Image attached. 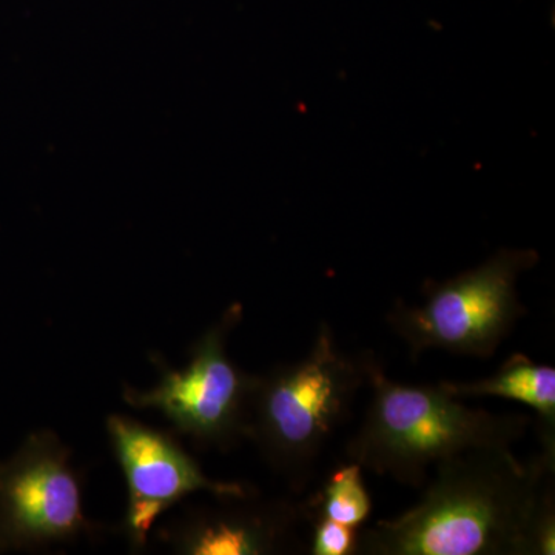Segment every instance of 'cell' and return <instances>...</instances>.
<instances>
[{"instance_id":"2","label":"cell","mask_w":555,"mask_h":555,"mask_svg":"<svg viewBox=\"0 0 555 555\" xmlns=\"http://www.w3.org/2000/svg\"><path fill=\"white\" fill-rule=\"evenodd\" d=\"M372 396L363 422L347 441L346 455L363 469L422 488L437 463L477 449H513L532 418L466 406L443 386L387 378L372 361Z\"/></svg>"},{"instance_id":"7","label":"cell","mask_w":555,"mask_h":555,"mask_svg":"<svg viewBox=\"0 0 555 555\" xmlns=\"http://www.w3.org/2000/svg\"><path fill=\"white\" fill-rule=\"evenodd\" d=\"M107 433L129 494L126 516L115 531L129 542L131 551H144L156 520L185 496L195 492L218 499L258 494L248 485L211 480L173 434L166 430L113 414L107 418Z\"/></svg>"},{"instance_id":"10","label":"cell","mask_w":555,"mask_h":555,"mask_svg":"<svg viewBox=\"0 0 555 555\" xmlns=\"http://www.w3.org/2000/svg\"><path fill=\"white\" fill-rule=\"evenodd\" d=\"M372 502L363 481V467L350 462L335 470L313 502L315 517L360 528L371 514Z\"/></svg>"},{"instance_id":"9","label":"cell","mask_w":555,"mask_h":555,"mask_svg":"<svg viewBox=\"0 0 555 555\" xmlns=\"http://www.w3.org/2000/svg\"><path fill=\"white\" fill-rule=\"evenodd\" d=\"M441 386L454 397H500L518 401L537 414L540 444L555 447V371L517 353L507 358L499 372L477 382L451 383Z\"/></svg>"},{"instance_id":"4","label":"cell","mask_w":555,"mask_h":555,"mask_svg":"<svg viewBox=\"0 0 555 555\" xmlns=\"http://www.w3.org/2000/svg\"><path fill=\"white\" fill-rule=\"evenodd\" d=\"M537 262L539 254L529 248L496 251L477 268L427 284L420 305L397 302L387 313V323L414 358L430 349L492 357L525 317L518 278Z\"/></svg>"},{"instance_id":"1","label":"cell","mask_w":555,"mask_h":555,"mask_svg":"<svg viewBox=\"0 0 555 555\" xmlns=\"http://www.w3.org/2000/svg\"><path fill=\"white\" fill-rule=\"evenodd\" d=\"M433 473L415 506L358 532L357 554H555V447L529 460L477 449Z\"/></svg>"},{"instance_id":"11","label":"cell","mask_w":555,"mask_h":555,"mask_svg":"<svg viewBox=\"0 0 555 555\" xmlns=\"http://www.w3.org/2000/svg\"><path fill=\"white\" fill-rule=\"evenodd\" d=\"M358 528L338 524L324 517H313V555L357 554Z\"/></svg>"},{"instance_id":"5","label":"cell","mask_w":555,"mask_h":555,"mask_svg":"<svg viewBox=\"0 0 555 555\" xmlns=\"http://www.w3.org/2000/svg\"><path fill=\"white\" fill-rule=\"evenodd\" d=\"M241 320V305L230 306L193 345L182 369H171L163 358L153 357L159 369L158 385L149 390L126 386L124 401L134 409H155L175 434L198 447L228 451L238 444L246 438L248 408L258 382V375L241 371L229 357V338Z\"/></svg>"},{"instance_id":"3","label":"cell","mask_w":555,"mask_h":555,"mask_svg":"<svg viewBox=\"0 0 555 555\" xmlns=\"http://www.w3.org/2000/svg\"><path fill=\"white\" fill-rule=\"evenodd\" d=\"M374 358L347 356L323 323L308 356L258 375L246 438L297 491L305 489L318 456L367 385Z\"/></svg>"},{"instance_id":"8","label":"cell","mask_w":555,"mask_h":555,"mask_svg":"<svg viewBox=\"0 0 555 555\" xmlns=\"http://www.w3.org/2000/svg\"><path fill=\"white\" fill-rule=\"evenodd\" d=\"M257 495L219 499L221 505L192 507L160 526L156 539L182 555L283 553L308 513L291 500H259Z\"/></svg>"},{"instance_id":"6","label":"cell","mask_w":555,"mask_h":555,"mask_svg":"<svg viewBox=\"0 0 555 555\" xmlns=\"http://www.w3.org/2000/svg\"><path fill=\"white\" fill-rule=\"evenodd\" d=\"M107 531L86 516L72 449L53 430H36L0 460V554L101 539Z\"/></svg>"}]
</instances>
